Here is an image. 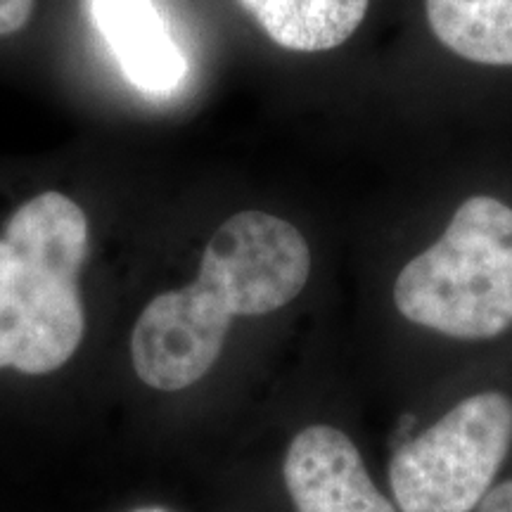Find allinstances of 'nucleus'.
I'll return each instance as SVG.
<instances>
[{
	"label": "nucleus",
	"mask_w": 512,
	"mask_h": 512,
	"mask_svg": "<svg viewBox=\"0 0 512 512\" xmlns=\"http://www.w3.org/2000/svg\"><path fill=\"white\" fill-rule=\"evenodd\" d=\"M133 512H169V510H164V508H138Z\"/></svg>",
	"instance_id": "nucleus-10"
},
{
	"label": "nucleus",
	"mask_w": 512,
	"mask_h": 512,
	"mask_svg": "<svg viewBox=\"0 0 512 512\" xmlns=\"http://www.w3.org/2000/svg\"><path fill=\"white\" fill-rule=\"evenodd\" d=\"M294 512H399L347 430L313 422L294 434L283 460Z\"/></svg>",
	"instance_id": "nucleus-4"
},
{
	"label": "nucleus",
	"mask_w": 512,
	"mask_h": 512,
	"mask_svg": "<svg viewBox=\"0 0 512 512\" xmlns=\"http://www.w3.org/2000/svg\"><path fill=\"white\" fill-rule=\"evenodd\" d=\"M271 41L294 53H323L349 41L368 0H240Z\"/></svg>",
	"instance_id": "nucleus-6"
},
{
	"label": "nucleus",
	"mask_w": 512,
	"mask_h": 512,
	"mask_svg": "<svg viewBox=\"0 0 512 512\" xmlns=\"http://www.w3.org/2000/svg\"><path fill=\"white\" fill-rule=\"evenodd\" d=\"M512 458V392L477 387L396 441L384 486L399 512H475Z\"/></svg>",
	"instance_id": "nucleus-3"
},
{
	"label": "nucleus",
	"mask_w": 512,
	"mask_h": 512,
	"mask_svg": "<svg viewBox=\"0 0 512 512\" xmlns=\"http://www.w3.org/2000/svg\"><path fill=\"white\" fill-rule=\"evenodd\" d=\"M36 0H0V36H12L27 27Z\"/></svg>",
	"instance_id": "nucleus-8"
},
{
	"label": "nucleus",
	"mask_w": 512,
	"mask_h": 512,
	"mask_svg": "<svg viewBox=\"0 0 512 512\" xmlns=\"http://www.w3.org/2000/svg\"><path fill=\"white\" fill-rule=\"evenodd\" d=\"M86 254L88 219L62 192H41L10 216L0 238V368L46 375L76 354Z\"/></svg>",
	"instance_id": "nucleus-1"
},
{
	"label": "nucleus",
	"mask_w": 512,
	"mask_h": 512,
	"mask_svg": "<svg viewBox=\"0 0 512 512\" xmlns=\"http://www.w3.org/2000/svg\"><path fill=\"white\" fill-rule=\"evenodd\" d=\"M475 512H512V475H505Z\"/></svg>",
	"instance_id": "nucleus-9"
},
{
	"label": "nucleus",
	"mask_w": 512,
	"mask_h": 512,
	"mask_svg": "<svg viewBox=\"0 0 512 512\" xmlns=\"http://www.w3.org/2000/svg\"><path fill=\"white\" fill-rule=\"evenodd\" d=\"M91 19L131 86L157 95L181 86L188 60L155 0H91Z\"/></svg>",
	"instance_id": "nucleus-5"
},
{
	"label": "nucleus",
	"mask_w": 512,
	"mask_h": 512,
	"mask_svg": "<svg viewBox=\"0 0 512 512\" xmlns=\"http://www.w3.org/2000/svg\"><path fill=\"white\" fill-rule=\"evenodd\" d=\"M434 36L477 64H512V0H425Z\"/></svg>",
	"instance_id": "nucleus-7"
},
{
	"label": "nucleus",
	"mask_w": 512,
	"mask_h": 512,
	"mask_svg": "<svg viewBox=\"0 0 512 512\" xmlns=\"http://www.w3.org/2000/svg\"><path fill=\"white\" fill-rule=\"evenodd\" d=\"M399 316L456 344H491L512 332V207L472 195L444 233L396 275Z\"/></svg>",
	"instance_id": "nucleus-2"
}]
</instances>
